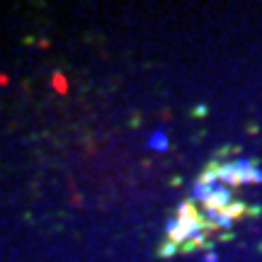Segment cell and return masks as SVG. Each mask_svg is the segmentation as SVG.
<instances>
[{
	"instance_id": "7a4b0ae2",
	"label": "cell",
	"mask_w": 262,
	"mask_h": 262,
	"mask_svg": "<svg viewBox=\"0 0 262 262\" xmlns=\"http://www.w3.org/2000/svg\"><path fill=\"white\" fill-rule=\"evenodd\" d=\"M216 170H219V180H221V185L226 187H238V185H243L241 182V175H238V170H235L233 160L231 163H216Z\"/></svg>"
},
{
	"instance_id": "277c9868",
	"label": "cell",
	"mask_w": 262,
	"mask_h": 262,
	"mask_svg": "<svg viewBox=\"0 0 262 262\" xmlns=\"http://www.w3.org/2000/svg\"><path fill=\"white\" fill-rule=\"evenodd\" d=\"M168 146H170V139H168V134H165L163 129H156L148 136V148L158 150V153H165V150H168Z\"/></svg>"
},
{
	"instance_id": "8992f818",
	"label": "cell",
	"mask_w": 262,
	"mask_h": 262,
	"mask_svg": "<svg viewBox=\"0 0 262 262\" xmlns=\"http://www.w3.org/2000/svg\"><path fill=\"white\" fill-rule=\"evenodd\" d=\"M178 250H180V248L172 243V241H168V238H165V241L158 245V255H160V257H172V255L178 253Z\"/></svg>"
},
{
	"instance_id": "9c48e42d",
	"label": "cell",
	"mask_w": 262,
	"mask_h": 262,
	"mask_svg": "<svg viewBox=\"0 0 262 262\" xmlns=\"http://www.w3.org/2000/svg\"><path fill=\"white\" fill-rule=\"evenodd\" d=\"M196 117H204V114H206V110H204V104H199V107H196Z\"/></svg>"
},
{
	"instance_id": "52a82bcc",
	"label": "cell",
	"mask_w": 262,
	"mask_h": 262,
	"mask_svg": "<svg viewBox=\"0 0 262 262\" xmlns=\"http://www.w3.org/2000/svg\"><path fill=\"white\" fill-rule=\"evenodd\" d=\"M245 211H248V206H245L243 202H233V204L226 209V214H231V216L235 219V221H238V219H241V216H243Z\"/></svg>"
},
{
	"instance_id": "30bf717a",
	"label": "cell",
	"mask_w": 262,
	"mask_h": 262,
	"mask_svg": "<svg viewBox=\"0 0 262 262\" xmlns=\"http://www.w3.org/2000/svg\"><path fill=\"white\" fill-rule=\"evenodd\" d=\"M204 262H219V257L211 253V255H206V257H204Z\"/></svg>"
},
{
	"instance_id": "ba28073f",
	"label": "cell",
	"mask_w": 262,
	"mask_h": 262,
	"mask_svg": "<svg viewBox=\"0 0 262 262\" xmlns=\"http://www.w3.org/2000/svg\"><path fill=\"white\" fill-rule=\"evenodd\" d=\"M51 83H54V90H56V93H61V95L68 93V83H66V78L61 73L54 75V78H51Z\"/></svg>"
},
{
	"instance_id": "6da1fadb",
	"label": "cell",
	"mask_w": 262,
	"mask_h": 262,
	"mask_svg": "<svg viewBox=\"0 0 262 262\" xmlns=\"http://www.w3.org/2000/svg\"><path fill=\"white\" fill-rule=\"evenodd\" d=\"M233 204V192H231V187H226V185H221V187L216 189L214 194L209 196V202L204 204V209L209 211V209H219V211H226L228 206Z\"/></svg>"
},
{
	"instance_id": "3957f363",
	"label": "cell",
	"mask_w": 262,
	"mask_h": 262,
	"mask_svg": "<svg viewBox=\"0 0 262 262\" xmlns=\"http://www.w3.org/2000/svg\"><path fill=\"white\" fill-rule=\"evenodd\" d=\"M206 221L214 226V228H233L235 219L231 214H226V211H219V209H209L206 211Z\"/></svg>"
},
{
	"instance_id": "5b68a950",
	"label": "cell",
	"mask_w": 262,
	"mask_h": 262,
	"mask_svg": "<svg viewBox=\"0 0 262 262\" xmlns=\"http://www.w3.org/2000/svg\"><path fill=\"white\" fill-rule=\"evenodd\" d=\"M211 194H214V189L209 187L206 182H202V180H194V185H192V199H196V202L206 204Z\"/></svg>"
}]
</instances>
